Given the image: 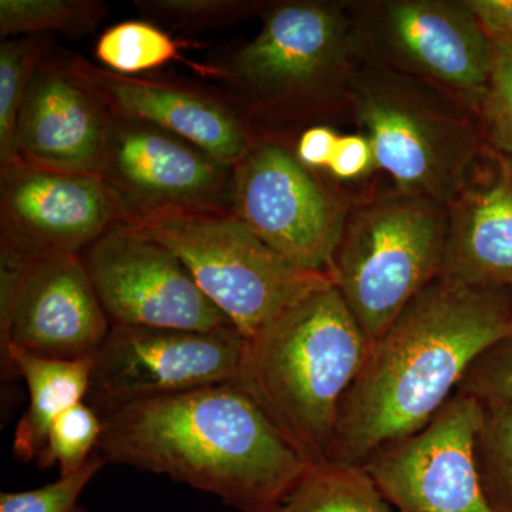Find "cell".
I'll list each match as a JSON object with an SVG mask.
<instances>
[{
	"label": "cell",
	"mask_w": 512,
	"mask_h": 512,
	"mask_svg": "<svg viewBox=\"0 0 512 512\" xmlns=\"http://www.w3.org/2000/svg\"><path fill=\"white\" fill-rule=\"evenodd\" d=\"M100 177L127 211H231L234 165L163 128L109 113Z\"/></svg>",
	"instance_id": "cell-14"
},
{
	"label": "cell",
	"mask_w": 512,
	"mask_h": 512,
	"mask_svg": "<svg viewBox=\"0 0 512 512\" xmlns=\"http://www.w3.org/2000/svg\"><path fill=\"white\" fill-rule=\"evenodd\" d=\"M106 464V458L97 451L77 473L59 476L35 490L2 493L0 512H87L80 505V495Z\"/></svg>",
	"instance_id": "cell-27"
},
{
	"label": "cell",
	"mask_w": 512,
	"mask_h": 512,
	"mask_svg": "<svg viewBox=\"0 0 512 512\" xmlns=\"http://www.w3.org/2000/svg\"><path fill=\"white\" fill-rule=\"evenodd\" d=\"M476 456L491 503L512 512V403L483 404Z\"/></svg>",
	"instance_id": "cell-24"
},
{
	"label": "cell",
	"mask_w": 512,
	"mask_h": 512,
	"mask_svg": "<svg viewBox=\"0 0 512 512\" xmlns=\"http://www.w3.org/2000/svg\"><path fill=\"white\" fill-rule=\"evenodd\" d=\"M457 393L481 404L512 403V332L474 360Z\"/></svg>",
	"instance_id": "cell-29"
},
{
	"label": "cell",
	"mask_w": 512,
	"mask_h": 512,
	"mask_svg": "<svg viewBox=\"0 0 512 512\" xmlns=\"http://www.w3.org/2000/svg\"><path fill=\"white\" fill-rule=\"evenodd\" d=\"M107 463L170 477L239 512L272 510L311 464L232 383L103 414Z\"/></svg>",
	"instance_id": "cell-2"
},
{
	"label": "cell",
	"mask_w": 512,
	"mask_h": 512,
	"mask_svg": "<svg viewBox=\"0 0 512 512\" xmlns=\"http://www.w3.org/2000/svg\"><path fill=\"white\" fill-rule=\"evenodd\" d=\"M446 258L440 278L512 289V158L485 144L447 204Z\"/></svg>",
	"instance_id": "cell-18"
},
{
	"label": "cell",
	"mask_w": 512,
	"mask_h": 512,
	"mask_svg": "<svg viewBox=\"0 0 512 512\" xmlns=\"http://www.w3.org/2000/svg\"><path fill=\"white\" fill-rule=\"evenodd\" d=\"M481 419L483 404L456 393L423 430L362 467L396 512H498L477 463Z\"/></svg>",
	"instance_id": "cell-12"
},
{
	"label": "cell",
	"mask_w": 512,
	"mask_h": 512,
	"mask_svg": "<svg viewBox=\"0 0 512 512\" xmlns=\"http://www.w3.org/2000/svg\"><path fill=\"white\" fill-rule=\"evenodd\" d=\"M477 114L487 143L512 158V45L494 46L493 69Z\"/></svg>",
	"instance_id": "cell-28"
},
{
	"label": "cell",
	"mask_w": 512,
	"mask_h": 512,
	"mask_svg": "<svg viewBox=\"0 0 512 512\" xmlns=\"http://www.w3.org/2000/svg\"><path fill=\"white\" fill-rule=\"evenodd\" d=\"M348 114L394 190L446 207L487 144L478 114L466 104L429 83L366 64L350 83Z\"/></svg>",
	"instance_id": "cell-5"
},
{
	"label": "cell",
	"mask_w": 512,
	"mask_h": 512,
	"mask_svg": "<svg viewBox=\"0 0 512 512\" xmlns=\"http://www.w3.org/2000/svg\"><path fill=\"white\" fill-rule=\"evenodd\" d=\"M466 5L494 46L512 45V0H466Z\"/></svg>",
	"instance_id": "cell-32"
},
{
	"label": "cell",
	"mask_w": 512,
	"mask_h": 512,
	"mask_svg": "<svg viewBox=\"0 0 512 512\" xmlns=\"http://www.w3.org/2000/svg\"><path fill=\"white\" fill-rule=\"evenodd\" d=\"M74 73L114 116L144 121L235 165L259 134L221 89L191 80L124 76L77 53H64Z\"/></svg>",
	"instance_id": "cell-15"
},
{
	"label": "cell",
	"mask_w": 512,
	"mask_h": 512,
	"mask_svg": "<svg viewBox=\"0 0 512 512\" xmlns=\"http://www.w3.org/2000/svg\"><path fill=\"white\" fill-rule=\"evenodd\" d=\"M136 8L150 22L187 33L220 29L252 16L261 18L269 2L261 0H136Z\"/></svg>",
	"instance_id": "cell-26"
},
{
	"label": "cell",
	"mask_w": 512,
	"mask_h": 512,
	"mask_svg": "<svg viewBox=\"0 0 512 512\" xmlns=\"http://www.w3.org/2000/svg\"><path fill=\"white\" fill-rule=\"evenodd\" d=\"M348 5L362 64L429 83L477 113L493 69L494 45L466 0Z\"/></svg>",
	"instance_id": "cell-8"
},
{
	"label": "cell",
	"mask_w": 512,
	"mask_h": 512,
	"mask_svg": "<svg viewBox=\"0 0 512 512\" xmlns=\"http://www.w3.org/2000/svg\"><path fill=\"white\" fill-rule=\"evenodd\" d=\"M109 13L101 0H0V37L90 35Z\"/></svg>",
	"instance_id": "cell-22"
},
{
	"label": "cell",
	"mask_w": 512,
	"mask_h": 512,
	"mask_svg": "<svg viewBox=\"0 0 512 512\" xmlns=\"http://www.w3.org/2000/svg\"><path fill=\"white\" fill-rule=\"evenodd\" d=\"M93 359H57L9 345L2 355V372L19 376L29 389V406L13 437V453L32 463L46 443L57 417L84 402L90 390Z\"/></svg>",
	"instance_id": "cell-19"
},
{
	"label": "cell",
	"mask_w": 512,
	"mask_h": 512,
	"mask_svg": "<svg viewBox=\"0 0 512 512\" xmlns=\"http://www.w3.org/2000/svg\"><path fill=\"white\" fill-rule=\"evenodd\" d=\"M261 20L251 42L207 66L256 133L296 140L305 128L348 116L362 64L348 2L278 0Z\"/></svg>",
	"instance_id": "cell-3"
},
{
	"label": "cell",
	"mask_w": 512,
	"mask_h": 512,
	"mask_svg": "<svg viewBox=\"0 0 512 512\" xmlns=\"http://www.w3.org/2000/svg\"><path fill=\"white\" fill-rule=\"evenodd\" d=\"M512 332V289L437 278L370 343L343 399L328 460L363 466L419 433L450 402L485 349Z\"/></svg>",
	"instance_id": "cell-1"
},
{
	"label": "cell",
	"mask_w": 512,
	"mask_h": 512,
	"mask_svg": "<svg viewBox=\"0 0 512 512\" xmlns=\"http://www.w3.org/2000/svg\"><path fill=\"white\" fill-rule=\"evenodd\" d=\"M101 436L103 419L84 400L57 417L35 463L42 470L57 467L60 476H70L82 470L99 451Z\"/></svg>",
	"instance_id": "cell-25"
},
{
	"label": "cell",
	"mask_w": 512,
	"mask_h": 512,
	"mask_svg": "<svg viewBox=\"0 0 512 512\" xmlns=\"http://www.w3.org/2000/svg\"><path fill=\"white\" fill-rule=\"evenodd\" d=\"M55 52L49 36H23L0 43V167L15 163L19 110L39 64Z\"/></svg>",
	"instance_id": "cell-23"
},
{
	"label": "cell",
	"mask_w": 512,
	"mask_h": 512,
	"mask_svg": "<svg viewBox=\"0 0 512 512\" xmlns=\"http://www.w3.org/2000/svg\"><path fill=\"white\" fill-rule=\"evenodd\" d=\"M447 231L439 202L394 188L356 195L330 275L370 343L440 278Z\"/></svg>",
	"instance_id": "cell-6"
},
{
	"label": "cell",
	"mask_w": 512,
	"mask_h": 512,
	"mask_svg": "<svg viewBox=\"0 0 512 512\" xmlns=\"http://www.w3.org/2000/svg\"><path fill=\"white\" fill-rule=\"evenodd\" d=\"M124 218L123 201L99 175L0 167V248L23 258L80 255Z\"/></svg>",
	"instance_id": "cell-13"
},
{
	"label": "cell",
	"mask_w": 512,
	"mask_h": 512,
	"mask_svg": "<svg viewBox=\"0 0 512 512\" xmlns=\"http://www.w3.org/2000/svg\"><path fill=\"white\" fill-rule=\"evenodd\" d=\"M339 131L330 124H316L301 131L295 140V154L309 170L326 173L336 146L339 141Z\"/></svg>",
	"instance_id": "cell-31"
},
{
	"label": "cell",
	"mask_w": 512,
	"mask_h": 512,
	"mask_svg": "<svg viewBox=\"0 0 512 512\" xmlns=\"http://www.w3.org/2000/svg\"><path fill=\"white\" fill-rule=\"evenodd\" d=\"M266 512H396L362 466L312 464L295 487Z\"/></svg>",
	"instance_id": "cell-20"
},
{
	"label": "cell",
	"mask_w": 512,
	"mask_h": 512,
	"mask_svg": "<svg viewBox=\"0 0 512 512\" xmlns=\"http://www.w3.org/2000/svg\"><path fill=\"white\" fill-rule=\"evenodd\" d=\"M111 326L212 332L232 326L171 249L126 222L82 254Z\"/></svg>",
	"instance_id": "cell-11"
},
{
	"label": "cell",
	"mask_w": 512,
	"mask_h": 512,
	"mask_svg": "<svg viewBox=\"0 0 512 512\" xmlns=\"http://www.w3.org/2000/svg\"><path fill=\"white\" fill-rule=\"evenodd\" d=\"M109 111L73 72L64 53L53 52L33 73L16 124V161L99 175Z\"/></svg>",
	"instance_id": "cell-17"
},
{
	"label": "cell",
	"mask_w": 512,
	"mask_h": 512,
	"mask_svg": "<svg viewBox=\"0 0 512 512\" xmlns=\"http://www.w3.org/2000/svg\"><path fill=\"white\" fill-rule=\"evenodd\" d=\"M124 222L171 249L245 340L312 292L335 284L332 275L279 255L231 211H127Z\"/></svg>",
	"instance_id": "cell-7"
},
{
	"label": "cell",
	"mask_w": 512,
	"mask_h": 512,
	"mask_svg": "<svg viewBox=\"0 0 512 512\" xmlns=\"http://www.w3.org/2000/svg\"><path fill=\"white\" fill-rule=\"evenodd\" d=\"M183 46L187 45L177 42L150 20H127L101 33L94 55L104 69L124 76H143L173 60H181L207 76L205 64L187 62L181 56Z\"/></svg>",
	"instance_id": "cell-21"
},
{
	"label": "cell",
	"mask_w": 512,
	"mask_h": 512,
	"mask_svg": "<svg viewBox=\"0 0 512 512\" xmlns=\"http://www.w3.org/2000/svg\"><path fill=\"white\" fill-rule=\"evenodd\" d=\"M244 346L234 326L212 332L111 326L92 357L86 402L103 416L128 404L232 383Z\"/></svg>",
	"instance_id": "cell-10"
},
{
	"label": "cell",
	"mask_w": 512,
	"mask_h": 512,
	"mask_svg": "<svg viewBox=\"0 0 512 512\" xmlns=\"http://www.w3.org/2000/svg\"><path fill=\"white\" fill-rule=\"evenodd\" d=\"M377 171L375 153L365 134H340L338 146L330 161L326 175L345 187L370 177Z\"/></svg>",
	"instance_id": "cell-30"
},
{
	"label": "cell",
	"mask_w": 512,
	"mask_h": 512,
	"mask_svg": "<svg viewBox=\"0 0 512 512\" xmlns=\"http://www.w3.org/2000/svg\"><path fill=\"white\" fill-rule=\"evenodd\" d=\"M293 146L291 138L259 134L234 165L231 212L292 264L330 275L356 195L306 168Z\"/></svg>",
	"instance_id": "cell-9"
},
{
	"label": "cell",
	"mask_w": 512,
	"mask_h": 512,
	"mask_svg": "<svg viewBox=\"0 0 512 512\" xmlns=\"http://www.w3.org/2000/svg\"><path fill=\"white\" fill-rule=\"evenodd\" d=\"M369 348L342 293L328 285L245 340L232 384L312 466L328 460L340 406Z\"/></svg>",
	"instance_id": "cell-4"
},
{
	"label": "cell",
	"mask_w": 512,
	"mask_h": 512,
	"mask_svg": "<svg viewBox=\"0 0 512 512\" xmlns=\"http://www.w3.org/2000/svg\"><path fill=\"white\" fill-rule=\"evenodd\" d=\"M110 329L80 255L40 256L26 264L9 315L0 320V352L15 345L57 359H89Z\"/></svg>",
	"instance_id": "cell-16"
}]
</instances>
